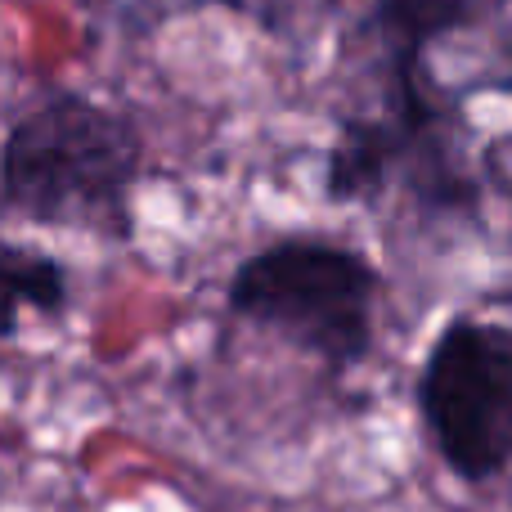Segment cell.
Listing matches in <instances>:
<instances>
[{
    "label": "cell",
    "mask_w": 512,
    "mask_h": 512,
    "mask_svg": "<svg viewBox=\"0 0 512 512\" xmlns=\"http://www.w3.org/2000/svg\"><path fill=\"white\" fill-rule=\"evenodd\" d=\"M189 5H216V9H230V14H252V0H189Z\"/></svg>",
    "instance_id": "6"
},
{
    "label": "cell",
    "mask_w": 512,
    "mask_h": 512,
    "mask_svg": "<svg viewBox=\"0 0 512 512\" xmlns=\"http://www.w3.org/2000/svg\"><path fill=\"white\" fill-rule=\"evenodd\" d=\"M0 279H5V337L18 333V310H36L45 319H59L68 310V265L50 252L5 243L0 252Z\"/></svg>",
    "instance_id": "5"
},
{
    "label": "cell",
    "mask_w": 512,
    "mask_h": 512,
    "mask_svg": "<svg viewBox=\"0 0 512 512\" xmlns=\"http://www.w3.org/2000/svg\"><path fill=\"white\" fill-rule=\"evenodd\" d=\"M495 0H369L355 32L373 54H414L427 59L441 36L472 27Z\"/></svg>",
    "instance_id": "4"
},
{
    "label": "cell",
    "mask_w": 512,
    "mask_h": 512,
    "mask_svg": "<svg viewBox=\"0 0 512 512\" xmlns=\"http://www.w3.org/2000/svg\"><path fill=\"white\" fill-rule=\"evenodd\" d=\"M382 274L364 252L324 234H283L230 274L225 301L239 319L274 328L328 369H351L373 351Z\"/></svg>",
    "instance_id": "2"
},
{
    "label": "cell",
    "mask_w": 512,
    "mask_h": 512,
    "mask_svg": "<svg viewBox=\"0 0 512 512\" xmlns=\"http://www.w3.org/2000/svg\"><path fill=\"white\" fill-rule=\"evenodd\" d=\"M418 418L459 481L499 477L512 463V324L450 319L418 369Z\"/></svg>",
    "instance_id": "3"
},
{
    "label": "cell",
    "mask_w": 512,
    "mask_h": 512,
    "mask_svg": "<svg viewBox=\"0 0 512 512\" xmlns=\"http://www.w3.org/2000/svg\"><path fill=\"white\" fill-rule=\"evenodd\" d=\"M140 180V126L86 90H45L5 131L0 203L9 221L126 243L135 234Z\"/></svg>",
    "instance_id": "1"
}]
</instances>
